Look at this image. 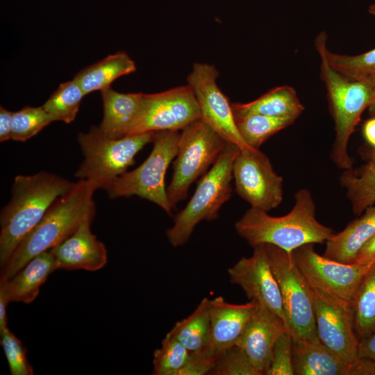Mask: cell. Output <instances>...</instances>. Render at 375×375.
Here are the masks:
<instances>
[{"label": "cell", "mask_w": 375, "mask_h": 375, "mask_svg": "<svg viewBox=\"0 0 375 375\" xmlns=\"http://www.w3.org/2000/svg\"><path fill=\"white\" fill-rule=\"evenodd\" d=\"M235 228L252 247L272 244L290 255L306 244L326 243L335 233L331 228L317 220L312 193L305 188L294 194V206L289 213L274 217L251 207L235 222Z\"/></svg>", "instance_id": "cell-1"}, {"label": "cell", "mask_w": 375, "mask_h": 375, "mask_svg": "<svg viewBox=\"0 0 375 375\" xmlns=\"http://www.w3.org/2000/svg\"><path fill=\"white\" fill-rule=\"evenodd\" d=\"M96 190L92 183L80 180L56 199L1 267L0 281L9 279L31 259L60 244L86 217L94 215L93 194Z\"/></svg>", "instance_id": "cell-2"}, {"label": "cell", "mask_w": 375, "mask_h": 375, "mask_svg": "<svg viewBox=\"0 0 375 375\" xmlns=\"http://www.w3.org/2000/svg\"><path fill=\"white\" fill-rule=\"evenodd\" d=\"M74 183L45 171L15 178L10 200L0 214L1 267L54 201L69 191Z\"/></svg>", "instance_id": "cell-3"}, {"label": "cell", "mask_w": 375, "mask_h": 375, "mask_svg": "<svg viewBox=\"0 0 375 375\" xmlns=\"http://www.w3.org/2000/svg\"><path fill=\"white\" fill-rule=\"evenodd\" d=\"M315 47L321 60L320 76L325 84L335 124V138L330 157L340 169H350L353 160L348 153V143L362 112L371 103L373 83L372 80L356 81L346 77L329 64L317 39Z\"/></svg>", "instance_id": "cell-4"}, {"label": "cell", "mask_w": 375, "mask_h": 375, "mask_svg": "<svg viewBox=\"0 0 375 375\" xmlns=\"http://www.w3.org/2000/svg\"><path fill=\"white\" fill-rule=\"evenodd\" d=\"M240 151L235 144L228 143L211 168L203 175L193 196L167 231L172 246L178 247L188 242L201 221L217 218L221 207L232 195L233 163Z\"/></svg>", "instance_id": "cell-5"}, {"label": "cell", "mask_w": 375, "mask_h": 375, "mask_svg": "<svg viewBox=\"0 0 375 375\" xmlns=\"http://www.w3.org/2000/svg\"><path fill=\"white\" fill-rule=\"evenodd\" d=\"M155 132L111 138L98 127L92 126L87 133H81L78 142L84 160L75 176L92 183L97 189H105L133 165L135 155L151 142Z\"/></svg>", "instance_id": "cell-6"}, {"label": "cell", "mask_w": 375, "mask_h": 375, "mask_svg": "<svg viewBox=\"0 0 375 375\" xmlns=\"http://www.w3.org/2000/svg\"><path fill=\"white\" fill-rule=\"evenodd\" d=\"M180 134L178 131H156L152 140L153 149L148 158L136 169L126 172L105 190L111 199L138 196L149 200L172 215L165 188L167 169L176 158Z\"/></svg>", "instance_id": "cell-7"}, {"label": "cell", "mask_w": 375, "mask_h": 375, "mask_svg": "<svg viewBox=\"0 0 375 375\" xmlns=\"http://www.w3.org/2000/svg\"><path fill=\"white\" fill-rule=\"evenodd\" d=\"M264 245L280 288L285 323L293 339L319 341L313 290L292 255L272 244Z\"/></svg>", "instance_id": "cell-8"}, {"label": "cell", "mask_w": 375, "mask_h": 375, "mask_svg": "<svg viewBox=\"0 0 375 375\" xmlns=\"http://www.w3.org/2000/svg\"><path fill=\"white\" fill-rule=\"evenodd\" d=\"M228 144L199 119L182 130L167 194L172 208L184 200L191 184L208 172Z\"/></svg>", "instance_id": "cell-9"}, {"label": "cell", "mask_w": 375, "mask_h": 375, "mask_svg": "<svg viewBox=\"0 0 375 375\" xmlns=\"http://www.w3.org/2000/svg\"><path fill=\"white\" fill-rule=\"evenodd\" d=\"M291 255L312 290L349 302L375 264L338 262L317 253L312 244L294 249Z\"/></svg>", "instance_id": "cell-10"}, {"label": "cell", "mask_w": 375, "mask_h": 375, "mask_svg": "<svg viewBox=\"0 0 375 375\" xmlns=\"http://www.w3.org/2000/svg\"><path fill=\"white\" fill-rule=\"evenodd\" d=\"M199 119L200 108L188 84L158 93L143 94L140 114L128 135L183 130Z\"/></svg>", "instance_id": "cell-11"}, {"label": "cell", "mask_w": 375, "mask_h": 375, "mask_svg": "<svg viewBox=\"0 0 375 375\" xmlns=\"http://www.w3.org/2000/svg\"><path fill=\"white\" fill-rule=\"evenodd\" d=\"M237 194L252 208L269 212L283 199V178L259 149L240 151L233 167Z\"/></svg>", "instance_id": "cell-12"}, {"label": "cell", "mask_w": 375, "mask_h": 375, "mask_svg": "<svg viewBox=\"0 0 375 375\" xmlns=\"http://www.w3.org/2000/svg\"><path fill=\"white\" fill-rule=\"evenodd\" d=\"M219 72L214 65L194 63L188 76L198 101L201 119L228 143L235 144L241 151L250 149L236 126L231 103L219 88L216 80Z\"/></svg>", "instance_id": "cell-13"}, {"label": "cell", "mask_w": 375, "mask_h": 375, "mask_svg": "<svg viewBox=\"0 0 375 375\" xmlns=\"http://www.w3.org/2000/svg\"><path fill=\"white\" fill-rule=\"evenodd\" d=\"M316 330L319 340L347 365L358 357L351 303L313 290Z\"/></svg>", "instance_id": "cell-14"}, {"label": "cell", "mask_w": 375, "mask_h": 375, "mask_svg": "<svg viewBox=\"0 0 375 375\" xmlns=\"http://www.w3.org/2000/svg\"><path fill=\"white\" fill-rule=\"evenodd\" d=\"M253 249L250 257L241 258L228 269L230 282L240 286L250 301L267 308L285 323L280 288L265 245H256Z\"/></svg>", "instance_id": "cell-15"}, {"label": "cell", "mask_w": 375, "mask_h": 375, "mask_svg": "<svg viewBox=\"0 0 375 375\" xmlns=\"http://www.w3.org/2000/svg\"><path fill=\"white\" fill-rule=\"evenodd\" d=\"M94 216L86 217L68 238L50 249L58 269L95 272L106 264V247L90 229Z\"/></svg>", "instance_id": "cell-16"}, {"label": "cell", "mask_w": 375, "mask_h": 375, "mask_svg": "<svg viewBox=\"0 0 375 375\" xmlns=\"http://www.w3.org/2000/svg\"><path fill=\"white\" fill-rule=\"evenodd\" d=\"M286 331L281 317L258 303L236 344L244 349L260 374H265L274 343Z\"/></svg>", "instance_id": "cell-17"}, {"label": "cell", "mask_w": 375, "mask_h": 375, "mask_svg": "<svg viewBox=\"0 0 375 375\" xmlns=\"http://www.w3.org/2000/svg\"><path fill=\"white\" fill-rule=\"evenodd\" d=\"M258 306L255 301L243 304L231 303L220 296L208 299L210 333L206 348L221 355L236 344Z\"/></svg>", "instance_id": "cell-18"}, {"label": "cell", "mask_w": 375, "mask_h": 375, "mask_svg": "<svg viewBox=\"0 0 375 375\" xmlns=\"http://www.w3.org/2000/svg\"><path fill=\"white\" fill-rule=\"evenodd\" d=\"M101 92L103 115L99 129L111 138L128 135L140 114L143 93H120L110 87Z\"/></svg>", "instance_id": "cell-19"}, {"label": "cell", "mask_w": 375, "mask_h": 375, "mask_svg": "<svg viewBox=\"0 0 375 375\" xmlns=\"http://www.w3.org/2000/svg\"><path fill=\"white\" fill-rule=\"evenodd\" d=\"M58 269L50 250L42 252L27 262L17 272L6 281H0L10 302H33L48 276Z\"/></svg>", "instance_id": "cell-20"}, {"label": "cell", "mask_w": 375, "mask_h": 375, "mask_svg": "<svg viewBox=\"0 0 375 375\" xmlns=\"http://www.w3.org/2000/svg\"><path fill=\"white\" fill-rule=\"evenodd\" d=\"M335 233L326 242L324 256L343 263H353L362 247L375 235V206Z\"/></svg>", "instance_id": "cell-21"}, {"label": "cell", "mask_w": 375, "mask_h": 375, "mask_svg": "<svg viewBox=\"0 0 375 375\" xmlns=\"http://www.w3.org/2000/svg\"><path fill=\"white\" fill-rule=\"evenodd\" d=\"M235 118L251 115L297 119L304 110L295 90L288 85L274 88L249 103H232Z\"/></svg>", "instance_id": "cell-22"}, {"label": "cell", "mask_w": 375, "mask_h": 375, "mask_svg": "<svg viewBox=\"0 0 375 375\" xmlns=\"http://www.w3.org/2000/svg\"><path fill=\"white\" fill-rule=\"evenodd\" d=\"M347 365L320 340L293 339L294 375H343Z\"/></svg>", "instance_id": "cell-23"}, {"label": "cell", "mask_w": 375, "mask_h": 375, "mask_svg": "<svg viewBox=\"0 0 375 375\" xmlns=\"http://www.w3.org/2000/svg\"><path fill=\"white\" fill-rule=\"evenodd\" d=\"M136 70L125 52H117L80 70L74 77L85 94L109 88L117 78Z\"/></svg>", "instance_id": "cell-24"}, {"label": "cell", "mask_w": 375, "mask_h": 375, "mask_svg": "<svg viewBox=\"0 0 375 375\" xmlns=\"http://www.w3.org/2000/svg\"><path fill=\"white\" fill-rule=\"evenodd\" d=\"M340 185L346 190L353 212L360 215L375 203V163L368 162L357 168L343 170Z\"/></svg>", "instance_id": "cell-25"}, {"label": "cell", "mask_w": 375, "mask_h": 375, "mask_svg": "<svg viewBox=\"0 0 375 375\" xmlns=\"http://www.w3.org/2000/svg\"><path fill=\"white\" fill-rule=\"evenodd\" d=\"M210 333L208 299L205 297L193 312L176 322L167 334L180 342L190 352H194L208 345Z\"/></svg>", "instance_id": "cell-26"}, {"label": "cell", "mask_w": 375, "mask_h": 375, "mask_svg": "<svg viewBox=\"0 0 375 375\" xmlns=\"http://www.w3.org/2000/svg\"><path fill=\"white\" fill-rule=\"evenodd\" d=\"M351 303L354 330L360 341L375 333V264L365 276Z\"/></svg>", "instance_id": "cell-27"}, {"label": "cell", "mask_w": 375, "mask_h": 375, "mask_svg": "<svg viewBox=\"0 0 375 375\" xmlns=\"http://www.w3.org/2000/svg\"><path fill=\"white\" fill-rule=\"evenodd\" d=\"M327 38L324 31L316 37L328 62L335 69L353 80L366 81L375 78V48L355 56L338 54L328 49Z\"/></svg>", "instance_id": "cell-28"}, {"label": "cell", "mask_w": 375, "mask_h": 375, "mask_svg": "<svg viewBox=\"0 0 375 375\" xmlns=\"http://www.w3.org/2000/svg\"><path fill=\"white\" fill-rule=\"evenodd\" d=\"M235 119L242 138L250 147L254 149H258L271 136L295 121L291 118L260 115H251Z\"/></svg>", "instance_id": "cell-29"}, {"label": "cell", "mask_w": 375, "mask_h": 375, "mask_svg": "<svg viewBox=\"0 0 375 375\" xmlns=\"http://www.w3.org/2000/svg\"><path fill=\"white\" fill-rule=\"evenodd\" d=\"M85 95L76 80L67 81L58 86L42 107L53 121L69 124L75 119Z\"/></svg>", "instance_id": "cell-30"}, {"label": "cell", "mask_w": 375, "mask_h": 375, "mask_svg": "<svg viewBox=\"0 0 375 375\" xmlns=\"http://www.w3.org/2000/svg\"><path fill=\"white\" fill-rule=\"evenodd\" d=\"M190 353L180 342L167 333L161 347L153 352L152 374L178 375Z\"/></svg>", "instance_id": "cell-31"}, {"label": "cell", "mask_w": 375, "mask_h": 375, "mask_svg": "<svg viewBox=\"0 0 375 375\" xmlns=\"http://www.w3.org/2000/svg\"><path fill=\"white\" fill-rule=\"evenodd\" d=\"M53 122V119L42 106H25L13 112L12 139L24 142L36 134L43 128Z\"/></svg>", "instance_id": "cell-32"}, {"label": "cell", "mask_w": 375, "mask_h": 375, "mask_svg": "<svg viewBox=\"0 0 375 375\" xmlns=\"http://www.w3.org/2000/svg\"><path fill=\"white\" fill-rule=\"evenodd\" d=\"M210 374L260 375L244 349L237 344L226 349L221 353Z\"/></svg>", "instance_id": "cell-33"}, {"label": "cell", "mask_w": 375, "mask_h": 375, "mask_svg": "<svg viewBox=\"0 0 375 375\" xmlns=\"http://www.w3.org/2000/svg\"><path fill=\"white\" fill-rule=\"evenodd\" d=\"M1 335V344L7 359L12 375H33L34 371L29 364L26 349L19 338L9 328Z\"/></svg>", "instance_id": "cell-34"}, {"label": "cell", "mask_w": 375, "mask_h": 375, "mask_svg": "<svg viewBox=\"0 0 375 375\" xmlns=\"http://www.w3.org/2000/svg\"><path fill=\"white\" fill-rule=\"evenodd\" d=\"M292 342L293 338L289 331H285L277 338L265 375H294Z\"/></svg>", "instance_id": "cell-35"}, {"label": "cell", "mask_w": 375, "mask_h": 375, "mask_svg": "<svg viewBox=\"0 0 375 375\" xmlns=\"http://www.w3.org/2000/svg\"><path fill=\"white\" fill-rule=\"evenodd\" d=\"M220 356L212 353L206 347L197 351L190 352L178 375L210 374Z\"/></svg>", "instance_id": "cell-36"}, {"label": "cell", "mask_w": 375, "mask_h": 375, "mask_svg": "<svg viewBox=\"0 0 375 375\" xmlns=\"http://www.w3.org/2000/svg\"><path fill=\"white\" fill-rule=\"evenodd\" d=\"M343 375H375V359L358 357L346 366Z\"/></svg>", "instance_id": "cell-37"}, {"label": "cell", "mask_w": 375, "mask_h": 375, "mask_svg": "<svg viewBox=\"0 0 375 375\" xmlns=\"http://www.w3.org/2000/svg\"><path fill=\"white\" fill-rule=\"evenodd\" d=\"M13 112L4 107H0V141L5 142L12 139Z\"/></svg>", "instance_id": "cell-38"}, {"label": "cell", "mask_w": 375, "mask_h": 375, "mask_svg": "<svg viewBox=\"0 0 375 375\" xmlns=\"http://www.w3.org/2000/svg\"><path fill=\"white\" fill-rule=\"evenodd\" d=\"M354 262L360 264L375 263V235L362 247Z\"/></svg>", "instance_id": "cell-39"}, {"label": "cell", "mask_w": 375, "mask_h": 375, "mask_svg": "<svg viewBox=\"0 0 375 375\" xmlns=\"http://www.w3.org/2000/svg\"><path fill=\"white\" fill-rule=\"evenodd\" d=\"M358 357L375 359V333L359 341Z\"/></svg>", "instance_id": "cell-40"}, {"label": "cell", "mask_w": 375, "mask_h": 375, "mask_svg": "<svg viewBox=\"0 0 375 375\" xmlns=\"http://www.w3.org/2000/svg\"><path fill=\"white\" fill-rule=\"evenodd\" d=\"M10 301L2 288L0 287V334L8 328L7 325V306Z\"/></svg>", "instance_id": "cell-41"}, {"label": "cell", "mask_w": 375, "mask_h": 375, "mask_svg": "<svg viewBox=\"0 0 375 375\" xmlns=\"http://www.w3.org/2000/svg\"><path fill=\"white\" fill-rule=\"evenodd\" d=\"M364 138L372 149L375 150V116L367 120L362 127Z\"/></svg>", "instance_id": "cell-42"}, {"label": "cell", "mask_w": 375, "mask_h": 375, "mask_svg": "<svg viewBox=\"0 0 375 375\" xmlns=\"http://www.w3.org/2000/svg\"><path fill=\"white\" fill-rule=\"evenodd\" d=\"M373 83V93L371 103L368 107L369 113L371 117L375 116V78L371 79Z\"/></svg>", "instance_id": "cell-43"}, {"label": "cell", "mask_w": 375, "mask_h": 375, "mask_svg": "<svg viewBox=\"0 0 375 375\" xmlns=\"http://www.w3.org/2000/svg\"><path fill=\"white\" fill-rule=\"evenodd\" d=\"M375 163V150L371 149L369 153V161Z\"/></svg>", "instance_id": "cell-44"}, {"label": "cell", "mask_w": 375, "mask_h": 375, "mask_svg": "<svg viewBox=\"0 0 375 375\" xmlns=\"http://www.w3.org/2000/svg\"><path fill=\"white\" fill-rule=\"evenodd\" d=\"M368 12L372 15H374L375 16V3L372 4L369 8H368Z\"/></svg>", "instance_id": "cell-45"}]
</instances>
